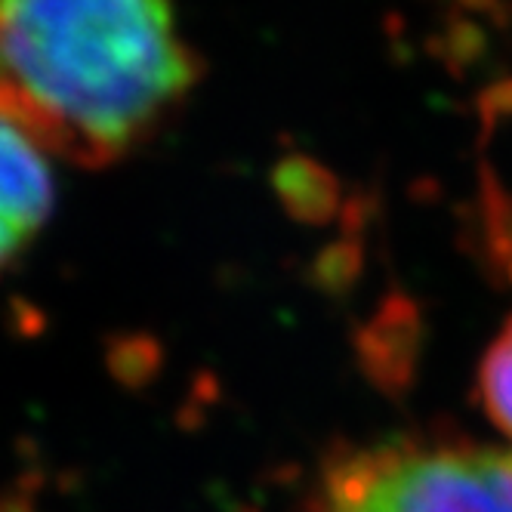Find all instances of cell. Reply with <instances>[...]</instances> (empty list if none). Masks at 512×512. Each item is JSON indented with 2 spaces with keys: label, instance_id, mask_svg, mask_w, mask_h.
I'll return each mask as SVG.
<instances>
[{
  "label": "cell",
  "instance_id": "cell-2",
  "mask_svg": "<svg viewBox=\"0 0 512 512\" xmlns=\"http://www.w3.org/2000/svg\"><path fill=\"white\" fill-rule=\"evenodd\" d=\"M312 512H512V445L454 432H398L340 451Z\"/></svg>",
  "mask_w": 512,
  "mask_h": 512
},
{
  "label": "cell",
  "instance_id": "cell-3",
  "mask_svg": "<svg viewBox=\"0 0 512 512\" xmlns=\"http://www.w3.org/2000/svg\"><path fill=\"white\" fill-rule=\"evenodd\" d=\"M56 198L50 155L0 118V272L41 235Z\"/></svg>",
  "mask_w": 512,
  "mask_h": 512
},
{
  "label": "cell",
  "instance_id": "cell-4",
  "mask_svg": "<svg viewBox=\"0 0 512 512\" xmlns=\"http://www.w3.org/2000/svg\"><path fill=\"white\" fill-rule=\"evenodd\" d=\"M479 401L512 445V312L488 343L479 364Z\"/></svg>",
  "mask_w": 512,
  "mask_h": 512
},
{
  "label": "cell",
  "instance_id": "cell-1",
  "mask_svg": "<svg viewBox=\"0 0 512 512\" xmlns=\"http://www.w3.org/2000/svg\"><path fill=\"white\" fill-rule=\"evenodd\" d=\"M195 81V47L167 4H0V118L50 158L121 161L170 121Z\"/></svg>",
  "mask_w": 512,
  "mask_h": 512
}]
</instances>
